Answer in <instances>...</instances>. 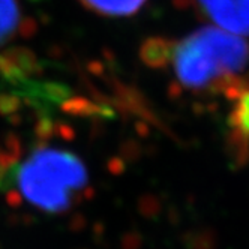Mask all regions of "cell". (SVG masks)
<instances>
[{
  "label": "cell",
  "mask_w": 249,
  "mask_h": 249,
  "mask_svg": "<svg viewBox=\"0 0 249 249\" xmlns=\"http://www.w3.org/2000/svg\"><path fill=\"white\" fill-rule=\"evenodd\" d=\"M185 243L189 249H215L216 236L210 230L195 231L185 237Z\"/></svg>",
  "instance_id": "cell-9"
},
{
  "label": "cell",
  "mask_w": 249,
  "mask_h": 249,
  "mask_svg": "<svg viewBox=\"0 0 249 249\" xmlns=\"http://www.w3.org/2000/svg\"><path fill=\"white\" fill-rule=\"evenodd\" d=\"M21 21L18 0H0V47L17 36Z\"/></svg>",
  "instance_id": "cell-6"
},
{
  "label": "cell",
  "mask_w": 249,
  "mask_h": 249,
  "mask_svg": "<svg viewBox=\"0 0 249 249\" xmlns=\"http://www.w3.org/2000/svg\"><path fill=\"white\" fill-rule=\"evenodd\" d=\"M174 42L165 38H149L140 48V57L153 69L165 68L173 57Z\"/></svg>",
  "instance_id": "cell-5"
},
{
  "label": "cell",
  "mask_w": 249,
  "mask_h": 249,
  "mask_svg": "<svg viewBox=\"0 0 249 249\" xmlns=\"http://www.w3.org/2000/svg\"><path fill=\"white\" fill-rule=\"evenodd\" d=\"M78 2L102 17H131L135 15L141 8H143L147 0H78Z\"/></svg>",
  "instance_id": "cell-4"
},
{
  "label": "cell",
  "mask_w": 249,
  "mask_h": 249,
  "mask_svg": "<svg viewBox=\"0 0 249 249\" xmlns=\"http://www.w3.org/2000/svg\"><path fill=\"white\" fill-rule=\"evenodd\" d=\"M228 124L231 129H239L243 132L246 137H249V87L248 84L242 90L237 105L230 113L228 117Z\"/></svg>",
  "instance_id": "cell-8"
},
{
  "label": "cell",
  "mask_w": 249,
  "mask_h": 249,
  "mask_svg": "<svg viewBox=\"0 0 249 249\" xmlns=\"http://www.w3.org/2000/svg\"><path fill=\"white\" fill-rule=\"evenodd\" d=\"M227 150L233 164L243 167L249 162V137L239 129H231L227 138Z\"/></svg>",
  "instance_id": "cell-7"
},
{
  "label": "cell",
  "mask_w": 249,
  "mask_h": 249,
  "mask_svg": "<svg viewBox=\"0 0 249 249\" xmlns=\"http://www.w3.org/2000/svg\"><path fill=\"white\" fill-rule=\"evenodd\" d=\"M213 23L227 32L249 35V0H197Z\"/></svg>",
  "instance_id": "cell-3"
},
{
  "label": "cell",
  "mask_w": 249,
  "mask_h": 249,
  "mask_svg": "<svg viewBox=\"0 0 249 249\" xmlns=\"http://www.w3.org/2000/svg\"><path fill=\"white\" fill-rule=\"evenodd\" d=\"M14 176L21 197L47 213L72 209L89 186L84 162L74 152L57 147L32 152Z\"/></svg>",
  "instance_id": "cell-1"
},
{
  "label": "cell",
  "mask_w": 249,
  "mask_h": 249,
  "mask_svg": "<svg viewBox=\"0 0 249 249\" xmlns=\"http://www.w3.org/2000/svg\"><path fill=\"white\" fill-rule=\"evenodd\" d=\"M171 60L182 86L206 89L248 66L249 44L234 33L207 26L174 45Z\"/></svg>",
  "instance_id": "cell-2"
}]
</instances>
